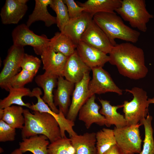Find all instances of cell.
I'll return each mask as SVG.
<instances>
[{"mask_svg": "<svg viewBox=\"0 0 154 154\" xmlns=\"http://www.w3.org/2000/svg\"><path fill=\"white\" fill-rule=\"evenodd\" d=\"M4 114V109L0 108V119H2Z\"/></svg>", "mask_w": 154, "mask_h": 154, "instance_id": "39", "label": "cell"}, {"mask_svg": "<svg viewBox=\"0 0 154 154\" xmlns=\"http://www.w3.org/2000/svg\"><path fill=\"white\" fill-rule=\"evenodd\" d=\"M109 54V62L116 66L120 74L124 76L137 80L146 76L148 69L141 48L128 42L117 44Z\"/></svg>", "mask_w": 154, "mask_h": 154, "instance_id": "1", "label": "cell"}, {"mask_svg": "<svg viewBox=\"0 0 154 154\" xmlns=\"http://www.w3.org/2000/svg\"><path fill=\"white\" fill-rule=\"evenodd\" d=\"M48 154H75V150L70 138L65 136L50 143Z\"/></svg>", "mask_w": 154, "mask_h": 154, "instance_id": "32", "label": "cell"}, {"mask_svg": "<svg viewBox=\"0 0 154 154\" xmlns=\"http://www.w3.org/2000/svg\"><path fill=\"white\" fill-rule=\"evenodd\" d=\"M24 47L13 44L9 49L3 61V67L0 74V86L7 91V84L20 72L21 64L25 53Z\"/></svg>", "mask_w": 154, "mask_h": 154, "instance_id": "8", "label": "cell"}, {"mask_svg": "<svg viewBox=\"0 0 154 154\" xmlns=\"http://www.w3.org/2000/svg\"><path fill=\"white\" fill-rule=\"evenodd\" d=\"M75 150V154H98L96 146V133L77 134L70 137Z\"/></svg>", "mask_w": 154, "mask_h": 154, "instance_id": "22", "label": "cell"}, {"mask_svg": "<svg viewBox=\"0 0 154 154\" xmlns=\"http://www.w3.org/2000/svg\"><path fill=\"white\" fill-rule=\"evenodd\" d=\"M80 41L107 54L110 53L114 46L106 34L93 20L82 35Z\"/></svg>", "mask_w": 154, "mask_h": 154, "instance_id": "10", "label": "cell"}, {"mask_svg": "<svg viewBox=\"0 0 154 154\" xmlns=\"http://www.w3.org/2000/svg\"><path fill=\"white\" fill-rule=\"evenodd\" d=\"M92 77L88 83V89L90 97L95 94L113 92L119 95L123 94V90L115 84L109 74L102 67L91 69Z\"/></svg>", "mask_w": 154, "mask_h": 154, "instance_id": "9", "label": "cell"}, {"mask_svg": "<svg viewBox=\"0 0 154 154\" xmlns=\"http://www.w3.org/2000/svg\"><path fill=\"white\" fill-rule=\"evenodd\" d=\"M148 100L149 104H154V97L152 98L148 99Z\"/></svg>", "mask_w": 154, "mask_h": 154, "instance_id": "40", "label": "cell"}, {"mask_svg": "<svg viewBox=\"0 0 154 154\" xmlns=\"http://www.w3.org/2000/svg\"><path fill=\"white\" fill-rule=\"evenodd\" d=\"M93 20L106 34L114 46L117 44L116 39L132 43L139 40L140 32L126 25L115 12L97 13L93 16Z\"/></svg>", "mask_w": 154, "mask_h": 154, "instance_id": "3", "label": "cell"}, {"mask_svg": "<svg viewBox=\"0 0 154 154\" xmlns=\"http://www.w3.org/2000/svg\"><path fill=\"white\" fill-rule=\"evenodd\" d=\"M41 94L38 93L35 96L37 101L34 104L32 103L29 109L33 111H38L41 112H46L52 116L58 122L61 133V137L66 136L65 132L68 134L70 137L77 134L74 131L73 127L75 125L74 121L67 119L62 112L59 110V113L53 112L41 97Z\"/></svg>", "mask_w": 154, "mask_h": 154, "instance_id": "13", "label": "cell"}, {"mask_svg": "<svg viewBox=\"0 0 154 154\" xmlns=\"http://www.w3.org/2000/svg\"><path fill=\"white\" fill-rule=\"evenodd\" d=\"M39 55L45 72L58 77L62 76L68 57L62 53L56 52L48 46L44 47Z\"/></svg>", "mask_w": 154, "mask_h": 154, "instance_id": "12", "label": "cell"}, {"mask_svg": "<svg viewBox=\"0 0 154 154\" xmlns=\"http://www.w3.org/2000/svg\"><path fill=\"white\" fill-rule=\"evenodd\" d=\"M152 119V117L148 114L139 123L144 126L145 138L143 149L139 154H154L153 130L151 124Z\"/></svg>", "mask_w": 154, "mask_h": 154, "instance_id": "30", "label": "cell"}, {"mask_svg": "<svg viewBox=\"0 0 154 154\" xmlns=\"http://www.w3.org/2000/svg\"><path fill=\"white\" fill-rule=\"evenodd\" d=\"M56 14V24L60 32L70 20L67 7L63 0H51L49 5Z\"/></svg>", "mask_w": 154, "mask_h": 154, "instance_id": "31", "label": "cell"}, {"mask_svg": "<svg viewBox=\"0 0 154 154\" xmlns=\"http://www.w3.org/2000/svg\"><path fill=\"white\" fill-rule=\"evenodd\" d=\"M16 135V129L2 119L0 120V142L13 141Z\"/></svg>", "mask_w": 154, "mask_h": 154, "instance_id": "35", "label": "cell"}, {"mask_svg": "<svg viewBox=\"0 0 154 154\" xmlns=\"http://www.w3.org/2000/svg\"><path fill=\"white\" fill-rule=\"evenodd\" d=\"M76 50L81 60L91 70L102 67L109 61L107 54L82 41L77 45Z\"/></svg>", "mask_w": 154, "mask_h": 154, "instance_id": "15", "label": "cell"}, {"mask_svg": "<svg viewBox=\"0 0 154 154\" xmlns=\"http://www.w3.org/2000/svg\"><path fill=\"white\" fill-rule=\"evenodd\" d=\"M8 95L0 101V108L4 109L16 104L20 106L26 107L29 108L31 105L29 103H25L23 100L24 96L33 97L32 91L25 87L20 88L9 87Z\"/></svg>", "mask_w": 154, "mask_h": 154, "instance_id": "26", "label": "cell"}, {"mask_svg": "<svg viewBox=\"0 0 154 154\" xmlns=\"http://www.w3.org/2000/svg\"><path fill=\"white\" fill-rule=\"evenodd\" d=\"M2 120L12 127L22 129L25 122L23 113L24 109L21 106L12 105L4 109Z\"/></svg>", "mask_w": 154, "mask_h": 154, "instance_id": "28", "label": "cell"}, {"mask_svg": "<svg viewBox=\"0 0 154 154\" xmlns=\"http://www.w3.org/2000/svg\"><path fill=\"white\" fill-rule=\"evenodd\" d=\"M51 0H35V5L32 13L29 15L26 25L29 27L33 23L38 21L43 22L46 27L56 24V17L48 12L47 7Z\"/></svg>", "mask_w": 154, "mask_h": 154, "instance_id": "21", "label": "cell"}, {"mask_svg": "<svg viewBox=\"0 0 154 154\" xmlns=\"http://www.w3.org/2000/svg\"><path fill=\"white\" fill-rule=\"evenodd\" d=\"M140 123L126 125L113 129L116 144L124 154H139L141 151L142 140L140 136Z\"/></svg>", "mask_w": 154, "mask_h": 154, "instance_id": "6", "label": "cell"}, {"mask_svg": "<svg viewBox=\"0 0 154 154\" xmlns=\"http://www.w3.org/2000/svg\"><path fill=\"white\" fill-rule=\"evenodd\" d=\"M91 70L81 60L76 50L68 57L63 76L66 79L75 84L82 79L86 72Z\"/></svg>", "mask_w": 154, "mask_h": 154, "instance_id": "19", "label": "cell"}, {"mask_svg": "<svg viewBox=\"0 0 154 154\" xmlns=\"http://www.w3.org/2000/svg\"><path fill=\"white\" fill-rule=\"evenodd\" d=\"M115 12L131 27L144 32L147 31V24L153 17L147 11L144 0H121Z\"/></svg>", "mask_w": 154, "mask_h": 154, "instance_id": "4", "label": "cell"}, {"mask_svg": "<svg viewBox=\"0 0 154 154\" xmlns=\"http://www.w3.org/2000/svg\"><path fill=\"white\" fill-rule=\"evenodd\" d=\"M121 0H88L77 4L85 9L84 11L92 16L102 12H114L121 6Z\"/></svg>", "mask_w": 154, "mask_h": 154, "instance_id": "25", "label": "cell"}, {"mask_svg": "<svg viewBox=\"0 0 154 154\" xmlns=\"http://www.w3.org/2000/svg\"><path fill=\"white\" fill-rule=\"evenodd\" d=\"M96 96H91L80 109L78 119L83 122L86 128L89 129L93 123L102 126L106 125L104 117L99 112L101 107L95 102Z\"/></svg>", "mask_w": 154, "mask_h": 154, "instance_id": "16", "label": "cell"}, {"mask_svg": "<svg viewBox=\"0 0 154 154\" xmlns=\"http://www.w3.org/2000/svg\"><path fill=\"white\" fill-rule=\"evenodd\" d=\"M48 46L56 52L68 57L75 51L76 45L67 35L61 32L56 33L50 39Z\"/></svg>", "mask_w": 154, "mask_h": 154, "instance_id": "27", "label": "cell"}, {"mask_svg": "<svg viewBox=\"0 0 154 154\" xmlns=\"http://www.w3.org/2000/svg\"><path fill=\"white\" fill-rule=\"evenodd\" d=\"M66 5L70 19L80 16L85 11V9L79 6L74 0H63Z\"/></svg>", "mask_w": 154, "mask_h": 154, "instance_id": "36", "label": "cell"}, {"mask_svg": "<svg viewBox=\"0 0 154 154\" xmlns=\"http://www.w3.org/2000/svg\"></svg>", "mask_w": 154, "mask_h": 154, "instance_id": "41", "label": "cell"}, {"mask_svg": "<svg viewBox=\"0 0 154 154\" xmlns=\"http://www.w3.org/2000/svg\"><path fill=\"white\" fill-rule=\"evenodd\" d=\"M96 139L98 154H104L116 144L113 129L103 128L96 133Z\"/></svg>", "mask_w": 154, "mask_h": 154, "instance_id": "29", "label": "cell"}, {"mask_svg": "<svg viewBox=\"0 0 154 154\" xmlns=\"http://www.w3.org/2000/svg\"><path fill=\"white\" fill-rule=\"evenodd\" d=\"M23 114L25 122L21 129L22 139L42 135L51 143L62 137L58 124L50 114L38 111L32 113L26 109L24 110Z\"/></svg>", "mask_w": 154, "mask_h": 154, "instance_id": "2", "label": "cell"}, {"mask_svg": "<svg viewBox=\"0 0 154 154\" xmlns=\"http://www.w3.org/2000/svg\"><path fill=\"white\" fill-rule=\"evenodd\" d=\"M93 17L84 11L79 17L70 20L60 32L68 36L77 45L81 37L93 20Z\"/></svg>", "mask_w": 154, "mask_h": 154, "instance_id": "17", "label": "cell"}, {"mask_svg": "<svg viewBox=\"0 0 154 154\" xmlns=\"http://www.w3.org/2000/svg\"><path fill=\"white\" fill-rule=\"evenodd\" d=\"M23 153L19 148L16 149L12 152L10 154H23Z\"/></svg>", "mask_w": 154, "mask_h": 154, "instance_id": "38", "label": "cell"}, {"mask_svg": "<svg viewBox=\"0 0 154 154\" xmlns=\"http://www.w3.org/2000/svg\"><path fill=\"white\" fill-rule=\"evenodd\" d=\"M29 27L26 24H22L13 29L12 33L13 44L23 47L31 46L35 53L38 55L42 49L48 46L50 39L45 35L35 34Z\"/></svg>", "mask_w": 154, "mask_h": 154, "instance_id": "7", "label": "cell"}, {"mask_svg": "<svg viewBox=\"0 0 154 154\" xmlns=\"http://www.w3.org/2000/svg\"><path fill=\"white\" fill-rule=\"evenodd\" d=\"M41 60L38 58L25 53L21 65L22 69L27 70L35 75L40 66Z\"/></svg>", "mask_w": 154, "mask_h": 154, "instance_id": "34", "label": "cell"}, {"mask_svg": "<svg viewBox=\"0 0 154 154\" xmlns=\"http://www.w3.org/2000/svg\"><path fill=\"white\" fill-rule=\"evenodd\" d=\"M36 75L25 70H22L14 76L7 85V91L9 87H24L27 84L31 82Z\"/></svg>", "mask_w": 154, "mask_h": 154, "instance_id": "33", "label": "cell"}, {"mask_svg": "<svg viewBox=\"0 0 154 154\" xmlns=\"http://www.w3.org/2000/svg\"><path fill=\"white\" fill-rule=\"evenodd\" d=\"M104 154H124V153L117 145L116 144L112 146Z\"/></svg>", "mask_w": 154, "mask_h": 154, "instance_id": "37", "label": "cell"}, {"mask_svg": "<svg viewBox=\"0 0 154 154\" xmlns=\"http://www.w3.org/2000/svg\"><path fill=\"white\" fill-rule=\"evenodd\" d=\"M48 138L42 135H35L22 139L19 143V149L23 153L29 151L33 154H48L50 144Z\"/></svg>", "mask_w": 154, "mask_h": 154, "instance_id": "23", "label": "cell"}, {"mask_svg": "<svg viewBox=\"0 0 154 154\" xmlns=\"http://www.w3.org/2000/svg\"><path fill=\"white\" fill-rule=\"evenodd\" d=\"M90 72H86L82 79L75 84L72 98L66 118L74 121L82 106L90 97L88 85L90 80Z\"/></svg>", "mask_w": 154, "mask_h": 154, "instance_id": "11", "label": "cell"}, {"mask_svg": "<svg viewBox=\"0 0 154 154\" xmlns=\"http://www.w3.org/2000/svg\"><path fill=\"white\" fill-rule=\"evenodd\" d=\"M75 84L64 77H58L57 88L54 91L53 100L55 105L58 106L65 116L68 112L71 104L70 97L72 94Z\"/></svg>", "mask_w": 154, "mask_h": 154, "instance_id": "18", "label": "cell"}, {"mask_svg": "<svg viewBox=\"0 0 154 154\" xmlns=\"http://www.w3.org/2000/svg\"><path fill=\"white\" fill-rule=\"evenodd\" d=\"M28 0H6L0 15L4 25L17 24L26 14Z\"/></svg>", "mask_w": 154, "mask_h": 154, "instance_id": "14", "label": "cell"}, {"mask_svg": "<svg viewBox=\"0 0 154 154\" xmlns=\"http://www.w3.org/2000/svg\"><path fill=\"white\" fill-rule=\"evenodd\" d=\"M58 78L44 72L43 74L36 76L35 78L37 84L43 89L44 94L42 99L50 109L56 113H59V110L54 104L53 93L54 88L57 86Z\"/></svg>", "mask_w": 154, "mask_h": 154, "instance_id": "20", "label": "cell"}, {"mask_svg": "<svg viewBox=\"0 0 154 154\" xmlns=\"http://www.w3.org/2000/svg\"><path fill=\"white\" fill-rule=\"evenodd\" d=\"M102 108L100 113L105 117L106 126L110 127L114 125L117 128H120L127 125L124 117L117 111V109L123 107V105L112 106L108 100L99 99Z\"/></svg>", "mask_w": 154, "mask_h": 154, "instance_id": "24", "label": "cell"}, {"mask_svg": "<svg viewBox=\"0 0 154 154\" xmlns=\"http://www.w3.org/2000/svg\"><path fill=\"white\" fill-rule=\"evenodd\" d=\"M125 91L133 96L130 101H125L122 104L123 111L127 125H136L141 122L149 114V103L146 92L142 88L134 87Z\"/></svg>", "mask_w": 154, "mask_h": 154, "instance_id": "5", "label": "cell"}]
</instances>
